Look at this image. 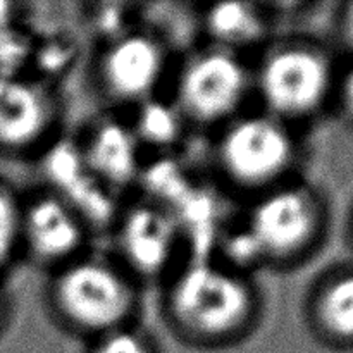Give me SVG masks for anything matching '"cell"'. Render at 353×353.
<instances>
[{
	"instance_id": "1",
	"label": "cell",
	"mask_w": 353,
	"mask_h": 353,
	"mask_svg": "<svg viewBox=\"0 0 353 353\" xmlns=\"http://www.w3.org/2000/svg\"><path fill=\"white\" fill-rule=\"evenodd\" d=\"M159 307L169 333L186 347L224 350L255 333L264 296L254 274L214 254H196L162 283Z\"/></svg>"
},
{
	"instance_id": "2",
	"label": "cell",
	"mask_w": 353,
	"mask_h": 353,
	"mask_svg": "<svg viewBox=\"0 0 353 353\" xmlns=\"http://www.w3.org/2000/svg\"><path fill=\"white\" fill-rule=\"evenodd\" d=\"M326 226L319 193L300 178L248 200L234 224L217 234L219 259L240 271H292L316 252Z\"/></svg>"
},
{
	"instance_id": "3",
	"label": "cell",
	"mask_w": 353,
	"mask_h": 353,
	"mask_svg": "<svg viewBox=\"0 0 353 353\" xmlns=\"http://www.w3.org/2000/svg\"><path fill=\"white\" fill-rule=\"evenodd\" d=\"M141 290L110 255L88 252L47 274L43 307L62 333L86 343L138 323Z\"/></svg>"
},
{
	"instance_id": "4",
	"label": "cell",
	"mask_w": 353,
	"mask_h": 353,
	"mask_svg": "<svg viewBox=\"0 0 353 353\" xmlns=\"http://www.w3.org/2000/svg\"><path fill=\"white\" fill-rule=\"evenodd\" d=\"M212 134V169L236 195L250 200L299 178L302 143L292 124L248 109Z\"/></svg>"
},
{
	"instance_id": "5",
	"label": "cell",
	"mask_w": 353,
	"mask_h": 353,
	"mask_svg": "<svg viewBox=\"0 0 353 353\" xmlns=\"http://www.w3.org/2000/svg\"><path fill=\"white\" fill-rule=\"evenodd\" d=\"M252 68L257 109L295 128L317 116L334 95L330 55L305 38L271 40Z\"/></svg>"
},
{
	"instance_id": "6",
	"label": "cell",
	"mask_w": 353,
	"mask_h": 353,
	"mask_svg": "<svg viewBox=\"0 0 353 353\" xmlns=\"http://www.w3.org/2000/svg\"><path fill=\"white\" fill-rule=\"evenodd\" d=\"M169 99L190 130L214 133L248 110L254 68L245 55L203 45L181 59L171 74Z\"/></svg>"
},
{
	"instance_id": "7",
	"label": "cell",
	"mask_w": 353,
	"mask_h": 353,
	"mask_svg": "<svg viewBox=\"0 0 353 353\" xmlns=\"http://www.w3.org/2000/svg\"><path fill=\"white\" fill-rule=\"evenodd\" d=\"M171 74L168 41L143 28L110 37L100 47L92 68L100 99L121 110H131L162 95V86Z\"/></svg>"
},
{
	"instance_id": "8",
	"label": "cell",
	"mask_w": 353,
	"mask_h": 353,
	"mask_svg": "<svg viewBox=\"0 0 353 353\" xmlns=\"http://www.w3.org/2000/svg\"><path fill=\"white\" fill-rule=\"evenodd\" d=\"M109 231L110 257L141 286H161L183 262L179 250L186 240L178 216L155 200L140 196L117 207Z\"/></svg>"
},
{
	"instance_id": "9",
	"label": "cell",
	"mask_w": 353,
	"mask_h": 353,
	"mask_svg": "<svg viewBox=\"0 0 353 353\" xmlns=\"http://www.w3.org/2000/svg\"><path fill=\"white\" fill-rule=\"evenodd\" d=\"M93 228L69 200L47 186L23 196L21 257L45 274L90 252Z\"/></svg>"
},
{
	"instance_id": "10",
	"label": "cell",
	"mask_w": 353,
	"mask_h": 353,
	"mask_svg": "<svg viewBox=\"0 0 353 353\" xmlns=\"http://www.w3.org/2000/svg\"><path fill=\"white\" fill-rule=\"evenodd\" d=\"M62 102L41 79L0 71V154L41 157L59 140Z\"/></svg>"
},
{
	"instance_id": "11",
	"label": "cell",
	"mask_w": 353,
	"mask_h": 353,
	"mask_svg": "<svg viewBox=\"0 0 353 353\" xmlns=\"http://www.w3.org/2000/svg\"><path fill=\"white\" fill-rule=\"evenodd\" d=\"M74 143L90 174L112 195L138 186L145 150L128 119L116 114L99 117Z\"/></svg>"
},
{
	"instance_id": "12",
	"label": "cell",
	"mask_w": 353,
	"mask_h": 353,
	"mask_svg": "<svg viewBox=\"0 0 353 353\" xmlns=\"http://www.w3.org/2000/svg\"><path fill=\"white\" fill-rule=\"evenodd\" d=\"M271 16L262 3L224 2L203 7L199 24L207 45L247 57L248 50L264 48L272 40Z\"/></svg>"
},
{
	"instance_id": "13",
	"label": "cell",
	"mask_w": 353,
	"mask_h": 353,
	"mask_svg": "<svg viewBox=\"0 0 353 353\" xmlns=\"http://www.w3.org/2000/svg\"><path fill=\"white\" fill-rule=\"evenodd\" d=\"M305 319L310 331L327 343H353V271L327 274L310 288Z\"/></svg>"
},
{
	"instance_id": "14",
	"label": "cell",
	"mask_w": 353,
	"mask_h": 353,
	"mask_svg": "<svg viewBox=\"0 0 353 353\" xmlns=\"http://www.w3.org/2000/svg\"><path fill=\"white\" fill-rule=\"evenodd\" d=\"M128 112V123L145 152L168 155L190 131L181 112L168 95L147 100Z\"/></svg>"
},
{
	"instance_id": "15",
	"label": "cell",
	"mask_w": 353,
	"mask_h": 353,
	"mask_svg": "<svg viewBox=\"0 0 353 353\" xmlns=\"http://www.w3.org/2000/svg\"><path fill=\"white\" fill-rule=\"evenodd\" d=\"M23 196L0 181V276L21 259Z\"/></svg>"
},
{
	"instance_id": "16",
	"label": "cell",
	"mask_w": 353,
	"mask_h": 353,
	"mask_svg": "<svg viewBox=\"0 0 353 353\" xmlns=\"http://www.w3.org/2000/svg\"><path fill=\"white\" fill-rule=\"evenodd\" d=\"M81 353H162V350L154 333L134 323L86 341Z\"/></svg>"
},
{
	"instance_id": "17",
	"label": "cell",
	"mask_w": 353,
	"mask_h": 353,
	"mask_svg": "<svg viewBox=\"0 0 353 353\" xmlns=\"http://www.w3.org/2000/svg\"><path fill=\"white\" fill-rule=\"evenodd\" d=\"M334 95H336L338 100H340L345 114H348V116L353 117V65H350V68L347 69V72H345L341 78H336Z\"/></svg>"
},
{
	"instance_id": "18",
	"label": "cell",
	"mask_w": 353,
	"mask_h": 353,
	"mask_svg": "<svg viewBox=\"0 0 353 353\" xmlns=\"http://www.w3.org/2000/svg\"><path fill=\"white\" fill-rule=\"evenodd\" d=\"M341 34L348 47L353 50V3L345 10L343 17H341Z\"/></svg>"
},
{
	"instance_id": "19",
	"label": "cell",
	"mask_w": 353,
	"mask_h": 353,
	"mask_svg": "<svg viewBox=\"0 0 353 353\" xmlns=\"http://www.w3.org/2000/svg\"><path fill=\"white\" fill-rule=\"evenodd\" d=\"M7 319H9V300H7V295L3 293V290L0 288V333H2Z\"/></svg>"
},
{
	"instance_id": "20",
	"label": "cell",
	"mask_w": 353,
	"mask_h": 353,
	"mask_svg": "<svg viewBox=\"0 0 353 353\" xmlns=\"http://www.w3.org/2000/svg\"><path fill=\"white\" fill-rule=\"evenodd\" d=\"M9 3H0V30H3L7 24V19H9Z\"/></svg>"
}]
</instances>
